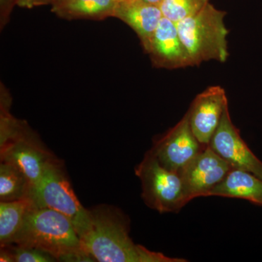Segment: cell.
Returning a JSON list of instances; mask_svg holds the SVG:
<instances>
[{
	"mask_svg": "<svg viewBox=\"0 0 262 262\" xmlns=\"http://www.w3.org/2000/svg\"><path fill=\"white\" fill-rule=\"evenodd\" d=\"M129 222L125 215L110 206L89 210L85 226L78 232L84 251L101 262H185L136 244L129 235Z\"/></svg>",
	"mask_w": 262,
	"mask_h": 262,
	"instance_id": "6da1fadb",
	"label": "cell"
},
{
	"mask_svg": "<svg viewBox=\"0 0 262 262\" xmlns=\"http://www.w3.org/2000/svg\"><path fill=\"white\" fill-rule=\"evenodd\" d=\"M13 244L37 248L57 261H95L82 248L72 221L48 208H33Z\"/></svg>",
	"mask_w": 262,
	"mask_h": 262,
	"instance_id": "7a4b0ae2",
	"label": "cell"
},
{
	"mask_svg": "<svg viewBox=\"0 0 262 262\" xmlns=\"http://www.w3.org/2000/svg\"><path fill=\"white\" fill-rule=\"evenodd\" d=\"M226 14L209 3L196 14L177 23L192 67L211 60L227 61L229 30L225 23Z\"/></svg>",
	"mask_w": 262,
	"mask_h": 262,
	"instance_id": "3957f363",
	"label": "cell"
},
{
	"mask_svg": "<svg viewBox=\"0 0 262 262\" xmlns=\"http://www.w3.org/2000/svg\"><path fill=\"white\" fill-rule=\"evenodd\" d=\"M135 172L141 180V196L149 208L161 213H178L187 204L180 175L160 165L151 150Z\"/></svg>",
	"mask_w": 262,
	"mask_h": 262,
	"instance_id": "277c9868",
	"label": "cell"
},
{
	"mask_svg": "<svg viewBox=\"0 0 262 262\" xmlns=\"http://www.w3.org/2000/svg\"><path fill=\"white\" fill-rule=\"evenodd\" d=\"M0 149L1 162L12 164L21 170L32 184L33 190L48 166L58 160L27 125L20 121L8 137L0 142Z\"/></svg>",
	"mask_w": 262,
	"mask_h": 262,
	"instance_id": "5b68a950",
	"label": "cell"
},
{
	"mask_svg": "<svg viewBox=\"0 0 262 262\" xmlns=\"http://www.w3.org/2000/svg\"><path fill=\"white\" fill-rule=\"evenodd\" d=\"M32 198L38 207L55 210L68 217L77 233L89 220V210L77 199L59 160L46 169Z\"/></svg>",
	"mask_w": 262,
	"mask_h": 262,
	"instance_id": "8992f818",
	"label": "cell"
},
{
	"mask_svg": "<svg viewBox=\"0 0 262 262\" xmlns=\"http://www.w3.org/2000/svg\"><path fill=\"white\" fill-rule=\"evenodd\" d=\"M232 167L206 146L179 172L187 203L198 196H209Z\"/></svg>",
	"mask_w": 262,
	"mask_h": 262,
	"instance_id": "52a82bcc",
	"label": "cell"
},
{
	"mask_svg": "<svg viewBox=\"0 0 262 262\" xmlns=\"http://www.w3.org/2000/svg\"><path fill=\"white\" fill-rule=\"evenodd\" d=\"M206 146L193 134L187 113L150 150L164 168L179 173Z\"/></svg>",
	"mask_w": 262,
	"mask_h": 262,
	"instance_id": "ba28073f",
	"label": "cell"
},
{
	"mask_svg": "<svg viewBox=\"0 0 262 262\" xmlns=\"http://www.w3.org/2000/svg\"><path fill=\"white\" fill-rule=\"evenodd\" d=\"M208 146L232 168L242 169L262 179V162L241 137L239 129L232 121L228 106Z\"/></svg>",
	"mask_w": 262,
	"mask_h": 262,
	"instance_id": "9c48e42d",
	"label": "cell"
},
{
	"mask_svg": "<svg viewBox=\"0 0 262 262\" xmlns=\"http://www.w3.org/2000/svg\"><path fill=\"white\" fill-rule=\"evenodd\" d=\"M227 106V95L221 86L208 88L192 101L187 112L189 124L193 134L203 145L209 144Z\"/></svg>",
	"mask_w": 262,
	"mask_h": 262,
	"instance_id": "30bf717a",
	"label": "cell"
},
{
	"mask_svg": "<svg viewBox=\"0 0 262 262\" xmlns=\"http://www.w3.org/2000/svg\"><path fill=\"white\" fill-rule=\"evenodd\" d=\"M147 53L153 65L158 68H185L191 66L185 48L181 40L177 24L163 17L155 31Z\"/></svg>",
	"mask_w": 262,
	"mask_h": 262,
	"instance_id": "8fae6325",
	"label": "cell"
},
{
	"mask_svg": "<svg viewBox=\"0 0 262 262\" xmlns=\"http://www.w3.org/2000/svg\"><path fill=\"white\" fill-rule=\"evenodd\" d=\"M113 17L122 20L136 33L146 52L163 15L158 5L143 0H122L116 3Z\"/></svg>",
	"mask_w": 262,
	"mask_h": 262,
	"instance_id": "7c38bea8",
	"label": "cell"
},
{
	"mask_svg": "<svg viewBox=\"0 0 262 262\" xmlns=\"http://www.w3.org/2000/svg\"><path fill=\"white\" fill-rule=\"evenodd\" d=\"M209 196L239 198L262 206V179L242 169L232 168Z\"/></svg>",
	"mask_w": 262,
	"mask_h": 262,
	"instance_id": "4fadbf2b",
	"label": "cell"
},
{
	"mask_svg": "<svg viewBox=\"0 0 262 262\" xmlns=\"http://www.w3.org/2000/svg\"><path fill=\"white\" fill-rule=\"evenodd\" d=\"M116 3L114 0H58L52 5L51 11L67 20H101L113 17Z\"/></svg>",
	"mask_w": 262,
	"mask_h": 262,
	"instance_id": "5bb4252c",
	"label": "cell"
},
{
	"mask_svg": "<svg viewBox=\"0 0 262 262\" xmlns=\"http://www.w3.org/2000/svg\"><path fill=\"white\" fill-rule=\"evenodd\" d=\"M37 206L32 198L0 202V245L1 247L14 244L23 228L27 216Z\"/></svg>",
	"mask_w": 262,
	"mask_h": 262,
	"instance_id": "9a60e30c",
	"label": "cell"
},
{
	"mask_svg": "<svg viewBox=\"0 0 262 262\" xmlns=\"http://www.w3.org/2000/svg\"><path fill=\"white\" fill-rule=\"evenodd\" d=\"M33 188L25 174L12 164L0 165V201L10 202L32 198Z\"/></svg>",
	"mask_w": 262,
	"mask_h": 262,
	"instance_id": "2e32d148",
	"label": "cell"
},
{
	"mask_svg": "<svg viewBox=\"0 0 262 262\" xmlns=\"http://www.w3.org/2000/svg\"><path fill=\"white\" fill-rule=\"evenodd\" d=\"M208 3L209 0H163L159 7L163 17L177 24L196 14Z\"/></svg>",
	"mask_w": 262,
	"mask_h": 262,
	"instance_id": "e0dca14e",
	"label": "cell"
},
{
	"mask_svg": "<svg viewBox=\"0 0 262 262\" xmlns=\"http://www.w3.org/2000/svg\"><path fill=\"white\" fill-rule=\"evenodd\" d=\"M8 248L15 262H52L57 261L49 253L38 250L37 248L9 245L4 246Z\"/></svg>",
	"mask_w": 262,
	"mask_h": 262,
	"instance_id": "ac0fdd59",
	"label": "cell"
},
{
	"mask_svg": "<svg viewBox=\"0 0 262 262\" xmlns=\"http://www.w3.org/2000/svg\"><path fill=\"white\" fill-rule=\"evenodd\" d=\"M15 5L14 0H1V25L4 27L8 20L12 5Z\"/></svg>",
	"mask_w": 262,
	"mask_h": 262,
	"instance_id": "d6986e66",
	"label": "cell"
},
{
	"mask_svg": "<svg viewBox=\"0 0 262 262\" xmlns=\"http://www.w3.org/2000/svg\"><path fill=\"white\" fill-rule=\"evenodd\" d=\"M0 261L2 262H14L13 256L8 248L1 247L0 251Z\"/></svg>",
	"mask_w": 262,
	"mask_h": 262,
	"instance_id": "ffe728a7",
	"label": "cell"
},
{
	"mask_svg": "<svg viewBox=\"0 0 262 262\" xmlns=\"http://www.w3.org/2000/svg\"><path fill=\"white\" fill-rule=\"evenodd\" d=\"M58 0H32L30 8L34 7L42 6V5H53Z\"/></svg>",
	"mask_w": 262,
	"mask_h": 262,
	"instance_id": "44dd1931",
	"label": "cell"
},
{
	"mask_svg": "<svg viewBox=\"0 0 262 262\" xmlns=\"http://www.w3.org/2000/svg\"><path fill=\"white\" fill-rule=\"evenodd\" d=\"M15 5L22 8H30L32 0H14Z\"/></svg>",
	"mask_w": 262,
	"mask_h": 262,
	"instance_id": "7402d4cb",
	"label": "cell"
},
{
	"mask_svg": "<svg viewBox=\"0 0 262 262\" xmlns=\"http://www.w3.org/2000/svg\"><path fill=\"white\" fill-rule=\"evenodd\" d=\"M143 1L146 2V3H149V4L158 5V6H159L163 0H143Z\"/></svg>",
	"mask_w": 262,
	"mask_h": 262,
	"instance_id": "603a6c76",
	"label": "cell"
},
{
	"mask_svg": "<svg viewBox=\"0 0 262 262\" xmlns=\"http://www.w3.org/2000/svg\"><path fill=\"white\" fill-rule=\"evenodd\" d=\"M114 1L116 2V3H118V2L122 1V0H114Z\"/></svg>",
	"mask_w": 262,
	"mask_h": 262,
	"instance_id": "cb8c5ba5",
	"label": "cell"
}]
</instances>
